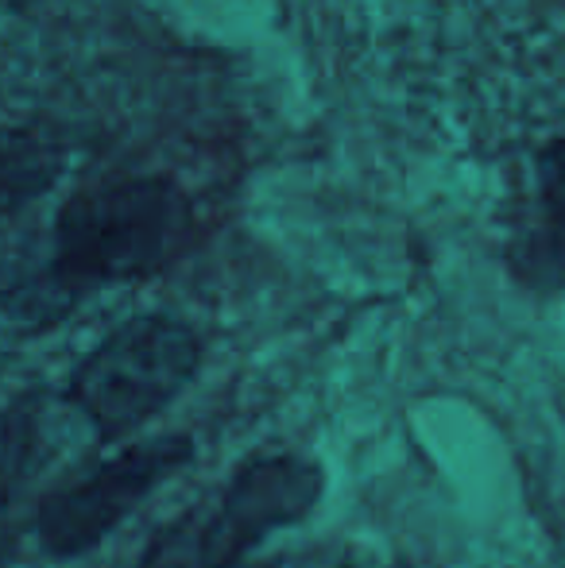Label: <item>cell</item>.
<instances>
[{"label":"cell","mask_w":565,"mask_h":568,"mask_svg":"<svg viewBox=\"0 0 565 568\" xmlns=\"http://www.w3.org/2000/svg\"><path fill=\"white\" fill-rule=\"evenodd\" d=\"M190 460L186 437H159L124 449L121 456L93 468L90 476L59 487L39 507V541L54 557H78L105 541V534L124 515L140 507V499L159 487L174 468Z\"/></svg>","instance_id":"277c9868"},{"label":"cell","mask_w":565,"mask_h":568,"mask_svg":"<svg viewBox=\"0 0 565 568\" xmlns=\"http://www.w3.org/2000/svg\"><path fill=\"white\" fill-rule=\"evenodd\" d=\"M62 148L28 128H0V213L20 210L59 182Z\"/></svg>","instance_id":"5b68a950"},{"label":"cell","mask_w":565,"mask_h":568,"mask_svg":"<svg viewBox=\"0 0 565 568\" xmlns=\"http://www.w3.org/2000/svg\"><path fill=\"white\" fill-rule=\"evenodd\" d=\"M515 263L531 283L565 291V194L546 197V210L515 247Z\"/></svg>","instance_id":"52a82bcc"},{"label":"cell","mask_w":565,"mask_h":568,"mask_svg":"<svg viewBox=\"0 0 565 568\" xmlns=\"http://www.w3.org/2000/svg\"><path fill=\"white\" fill-rule=\"evenodd\" d=\"M322 471L306 456L252 460L205 503L167 523L140 568H236L268 534L314 510Z\"/></svg>","instance_id":"7a4b0ae2"},{"label":"cell","mask_w":565,"mask_h":568,"mask_svg":"<svg viewBox=\"0 0 565 568\" xmlns=\"http://www.w3.org/2000/svg\"><path fill=\"white\" fill-rule=\"evenodd\" d=\"M0 568H12V538H8V530H0Z\"/></svg>","instance_id":"ba28073f"},{"label":"cell","mask_w":565,"mask_h":568,"mask_svg":"<svg viewBox=\"0 0 565 568\" xmlns=\"http://www.w3.org/2000/svg\"><path fill=\"white\" fill-rule=\"evenodd\" d=\"M47 456H51V426L43 410L28 403L0 410V507L31 476H39Z\"/></svg>","instance_id":"8992f818"},{"label":"cell","mask_w":565,"mask_h":568,"mask_svg":"<svg viewBox=\"0 0 565 568\" xmlns=\"http://www.w3.org/2000/svg\"><path fill=\"white\" fill-rule=\"evenodd\" d=\"M194 213L174 182L167 179H124L101 182L74 194L54 225V286L124 283L167 267L182 255Z\"/></svg>","instance_id":"6da1fadb"},{"label":"cell","mask_w":565,"mask_h":568,"mask_svg":"<svg viewBox=\"0 0 565 568\" xmlns=\"http://www.w3.org/2000/svg\"><path fill=\"white\" fill-rule=\"evenodd\" d=\"M361 568H364V565H361Z\"/></svg>","instance_id":"9c48e42d"},{"label":"cell","mask_w":565,"mask_h":568,"mask_svg":"<svg viewBox=\"0 0 565 568\" xmlns=\"http://www.w3.org/2000/svg\"><path fill=\"white\" fill-rule=\"evenodd\" d=\"M202 341L171 317H137L98 344L74 372L70 395L105 442L140 429L198 372Z\"/></svg>","instance_id":"3957f363"}]
</instances>
